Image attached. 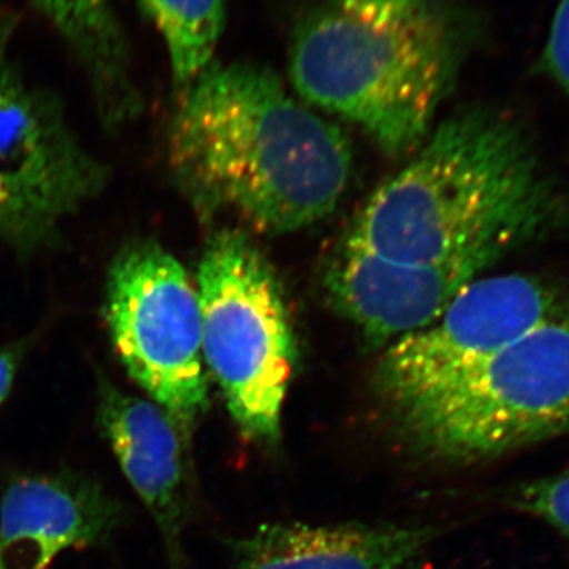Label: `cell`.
<instances>
[{
  "instance_id": "obj_1",
  "label": "cell",
  "mask_w": 569,
  "mask_h": 569,
  "mask_svg": "<svg viewBox=\"0 0 569 569\" xmlns=\"http://www.w3.org/2000/svg\"><path fill=\"white\" fill-rule=\"evenodd\" d=\"M569 236V187L518 119L451 116L356 217L343 246L406 264H493Z\"/></svg>"
},
{
  "instance_id": "obj_2",
  "label": "cell",
  "mask_w": 569,
  "mask_h": 569,
  "mask_svg": "<svg viewBox=\"0 0 569 569\" xmlns=\"http://www.w3.org/2000/svg\"><path fill=\"white\" fill-rule=\"evenodd\" d=\"M168 163L201 219L234 217L258 233L284 234L335 212L351 148L268 67L211 62L182 88Z\"/></svg>"
},
{
  "instance_id": "obj_3",
  "label": "cell",
  "mask_w": 569,
  "mask_h": 569,
  "mask_svg": "<svg viewBox=\"0 0 569 569\" xmlns=\"http://www.w3.org/2000/svg\"><path fill=\"white\" fill-rule=\"evenodd\" d=\"M486 22L463 0H317L296 22V92L385 153L422 144Z\"/></svg>"
},
{
  "instance_id": "obj_4",
  "label": "cell",
  "mask_w": 569,
  "mask_h": 569,
  "mask_svg": "<svg viewBox=\"0 0 569 569\" xmlns=\"http://www.w3.org/2000/svg\"><path fill=\"white\" fill-rule=\"evenodd\" d=\"M419 458L470 466L569 432V316L436 385L383 400Z\"/></svg>"
},
{
  "instance_id": "obj_5",
  "label": "cell",
  "mask_w": 569,
  "mask_h": 569,
  "mask_svg": "<svg viewBox=\"0 0 569 569\" xmlns=\"http://www.w3.org/2000/svg\"><path fill=\"white\" fill-rule=\"evenodd\" d=\"M203 358L250 443L276 448L296 342L274 268L249 236L224 228L206 242L197 276Z\"/></svg>"
},
{
  "instance_id": "obj_6",
  "label": "cell",
  "mask_w": 569,
  "mask_h": 569,
  "mask_svg": "<svg viewBox=\"0 0 569 569\" xmlns=\"http://www.w3.org/2000/svg\"><path fill=\"white\" fill-rule=\"evenodd\" d=\"M18 26L0 7V241L29 257L61 242L63 223L107 189L110 168L84 148L59 97L26 77Z\"/></svg>"
},
{
  "instance_id": "obj_7",
  "label": "cell",
  "mask_w": 569,
  "mask_h": 569,
  "mask_svg": "<svg viewBox=\"0 0 569 569\" xmlns=\"http://www.w3.org/2000/svg\"><path fill=\"white\" fill-rule=\"evenodd\" d=\"M104 321L127 376L163 408L192 445L209 408L197 284L153 239H134L112 258Z\"/></svg>"
},
{
  "instance_id": "obj_8",
  "label": "cell",
  "mask_w": 569,
  "mask_h": 569,
  "mask_svg": "<svg viewBox=\"0 0 569 569\" xmlns=\"http://www.w3.org/2000/svg\"><path fill=\"white\" fill-rule=\"evenodd\" d=\"M569 316V293L531 274L479 277L432 325L400 337L378 362L383 400L410 395L479 365L539 326Z\"/></svg>"
},
{
  "instance_id": "obj_9",
  "label": "cell",
  "mask_w": 569,
  "mask_h": 569,
  "mask_svg": "<svg viewBox=\"0 0 569 569\" xmlns=\"http://www.w3.org/2000/svg\"><path fill=\"white\" fill-rule=\"evenodd\" d=\"M126 520V505L88 475H14L0 497V569H48L63 550L102 548Z\"/></svg>"
},
{
  "instance_id": "obj_10",
  "label": "cell",
  "mask_w": 569,
  "mask_h": 569,
  "mask_svg": "<svg viewBox=\"0 0 569 569\" xmlns=\"http://www.w3.org/2000/svg\"><path fill=\"white\" fill-rule=\"evenodd\" d=\"M97 425L162 535L170 569H186L182 535L190 515L192 445L163 408L127 395L100 370Z\"/></svg>"
},
{
  "instance_id": "obj_11",
  "label": "cell",
  "mask_w": 569,
  "mask_h": 569,
  "mask_svg": "<svg viewBox=\"0 0 569 569\" xmlns=\"http://www.w3.org/2000/svg\"><path fill=\"white\" fill-rule=\"evenodd\" d=\"M470 264H406L340 247L325 274L329 302L373 346L421 331L479 277Z\"/></svg>"
},
{
  "instance_id": "obj_12",
  "label": "cell",
  "mask_w": 569,
  "mask_h": 569,
  "mask_svg": "<svg viewBox=\"0 0 569 569\" xmlns=\"http://www.w3.org/2000/svg\"><path fill=\"white\" fill-rule=\"evenodd\" d=\"M438 533L433 526L274 523L233 542V569H427Z\"/></svg>"
},
{
  "instance_id": "obj_13",
  "label": "cell",
  "mask_w": 569,
  "mask_h": 569,
  "mask_svg": "<svg viewBox=\"0 0 569 569\" xmlns=\"http://www.w3.org/2000/svg\"><path fill=\"white\" fill-rule=\"evenodd\" d=\"M80 67L99 121L122 132L144 110L132 47L114 0H29Z\"/></svg>"
},
{
  "instance_id": "obj_14",
  "label": "cell",
  "mask_w": 569,
  "mask_h": 569,
  "mask_svg": "<svg viewBox=\"0 0 569 569\" xmlns=\"http://www.w3.org/2000/svg\"><path fill=\"white\" fill-rule=\"evenodd\" d=\"M138 9L162 37L179 88L212 62L227 22V0H137Z\"/></svg>"
},
{
  "instance_id": "obj_15",
  "label": "cell",
  "mask_w": 569,
  "mask_h": 569,
  "mask_svg": "<svg viewBox=\"0 0 569 569\" xmlns=\"http://www.w3.org/2000/svg\"><path fill=\"white\" fill-rule=\"evenodd\" d=\"M511 505L541 519L569 542V467L550 477L520 485L511 493Z\"/></svg>"
},
{
  "instance_id": "obj_16",
  "label": "cell",
  "mask_w": 569,
  "mask_h": 569,
  "mask_svg": "<svg viewBox=\"0 0 569 569\" xmlns=\"http://www.w3.org/2000/svg\"><path fill=\"white\" fill-rule=\"evenodd\" d=\"M539 67L569 103V0L557 7Z\"/></svg>"
},
{
  "instance_id": "obj_17",
  "label": "cell",
  "mask_w": 569,
  "mask_h": 569,
  "mask_svg": "<svg viewBox=\"0 0 569 569\" xmlns=\"http://www.w3.org/2000/svg\"><path fill=\"white\" fill-rule=\"evenodd\" d=\"M26 355V343L17 342L0 347V406L6 402L13 388L14 378Z\"/></svg>"
}]
</instances>
